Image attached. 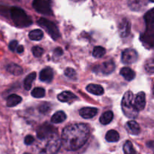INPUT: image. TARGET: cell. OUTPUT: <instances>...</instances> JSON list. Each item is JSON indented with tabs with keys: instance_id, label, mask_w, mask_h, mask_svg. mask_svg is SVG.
Returning a JSON list of instances; mask_svg holds the SVG:
<instances>
[{
	"instance_id": "obj_1",
	"label": "cell",
	"mask_w": 154,
	"mask_h": 154,
	"mask_svg": "<svg viewBox=\"0 0 154 154\" xmlns=\"http://www.w3.org/2000/svg\"><path fill=\"white\" fill-rule=\"evenodd\" d=\"M90 136V129L84 123L70 125L63 129L62 145L69 151L77 150L85 144Z\"/></svg>"
},
{
	"instance_id": "obj_2",
	"label": "cell",
	"mask_w": 154,
	"mask_h": 154,
	"mask_svg": "<svg viewBox=\"0 0 154 154\" xmlns=\"http://www.w3.org/2000/svg\"><path fill=\"white\" fill-rule=\"evenodd\" d=\"M146 23V31L141 35V40L145 46L154 48V8L151 9L144 15Z\"/></svg>"
},
{
	"instance_id": "obj_3",
	"label": "cell",
	"mask_w": 154,
	"mask_h": 154,
	"mask_svg": "<svg viewBox=\"0 0 154 154\" xmlns=\"http://www.w3.org/2000/svg\"><path fill=\"white\" fill-rule=\"evenodd\" d=\"M10 14L14 23L18 27L29 26L32 23L30 17L20 8L12 7L10 10Z\"/></svg>"
},
{
	"instance_id": "obj_4",
	"label": "cell",
	"mask_w": 154,
	"mask_h": 154,
	"mask_svg": "<svg viewBox=\"0 0 154 154\" xmlns=\"http://www.w3.org/2000/svg\"><path fill=\"white\" fill-rule=\"evenodd\" d=\"M133 93L131 91H127L123 96L121 102L122 110L125 116L130 119H135L138 114V111L134 106Z\"/></svg>"
},
{
	"instance_id": "obj_5",
	"label": "cell",
	"mask_w": 154,
	"mask_h": 154,
	"mask_svg": "<svg viewBox=\"0 0 154 154\" xmlns=\"http://www.w3.org/2000/svg\"><path fill=\"white\" fill-rule=\"evenodd\" d=\"M43 141L45 143L41 150V153L42 154H56L62 145L61 140L60 139L57 132L43 140Z\"/></svg>"
},
{
	"instance_id": "obj_6",
	"label": "cell",
	"mask_w": 154,
	"mask_h": 154,
	"mask_svg": "<svg viewBox=\"0 0 154 154\" xmlns=\"http://www.w3.org/2000/svg\"><path fill=\"white\" fill-rule=\"evenodd\" d=\"M38 24L46 30L49 35L54 40H57L60 38V32L55 23L45 18H40L38 20Z\"/></svg>"
},
{
	"instance_id": "obj_7",
	"label": "cell",
	"mask_w": 154,
	"mask_h": 154,
	"mask_svg": "<svg viewBox=\"0 0 154 154\" xmlns=\"http://www.w3.org/2000/svg\"><path fill=\"white\" fill-rule=\"evenodd\" d=\"M32 7L38 13L44 15H53L51 0H34Z\"/></svg>"
},
{
	"instance_id": "obj_8",
	"label": "cell",
	"mask_w": 154,
	"mask_h": 154,
	"mask_svg": "<svg viewBox=\"0 0 154 154\" xmlns=\"http://www.w3.org/2000/svg\"><path fill=\"white\" fill-rule=\"evenodd\" d=\"M54 128L49 123H44L37 130V137L40 141L46 139L48 137L51 136L53 134L56 133Z\"/></svg>"
},
{
	"instance_id": "obj_9",
	"label": "cell",
	"mask_w": 154,
	"mask_h": 154,
	"mask_svg": "<svg viewBox=\"0 0 154 154\" xmlns=\"http://www.w3.org/2000/svg\"><path fill=\"white\" fill-rule=\"evenodd\" d=\"M138 59V53L132 48L126 49L122 53L121 60L124 64H132L136 62Z\"/></svg>"
},
{
	"instance_id": "obj_10",
	"label": "cell",
	"mask_w": 154,
	"mask_h": 154,
	"mask_svg": "<svg viewBox=\"0 0 154 154\" xmlns=\"http://www.w3.org/2000/svg\"><path fill=\"white\" fill-rule=\"evenodd\" d=\"M115 69V64L113 60H109L102 63L99 66L96 67V71L100 72L102 75H108L112 73Z\"/></svg>"
},
{
	"instance_id": "obj_11",
	"label": "cell",
	"mask_w": 154,
	"mask_h": 154,
	"mask_svg": "<svg viewBox=\"0 0 154 154\" xmlns=\"http://www.w3.org/2000/svg\"><path fill=\"white\" fill-rule=\"evenodd\" d=\"M131 31V24L130 22L126 18L122 20L119 23V34L120 37L125 38L127 37L130 34Z\"/></svg>"
},
{
	"instance_id": "obj_12",
	"label": "cell",
	"mask_w": 154,
	"mask_h": 154,
	"mask_svg": "<svg viewBox=\"0 0 154 154\" xmlns=\"http://www.w3.org/2000/svg\"><path fill=\"white\" fill-rule=\"evenodd\" d=\"M147 0H128V5L134 11H141L147 6Z\"/></svg>"
},
{
	"instance_id": "obj_13",
	"label": "cell",
	"mask_w": 154,
	"mask_h": 154,
	"mask_svg": "<svg viewBox=\"0 0 154 154\" xmlns=\"http://www.w3.org/2000/svg\"><path fill=\"white\" fill-rule=\"evenodd\" d=\"M146 105V97L145 93L144 92H140L137 94L136 97L135 99V102H134V106H135V109L138 111H142L144 108H145Z\"/></svg>"
},
{
	"instance_id": "obj_14",
	"label": "cell",
	"mask_w": 154,
	"mask_h": 154,
	"mask_svg": "<svg viewBox=\"0 0 154 154\" xmlns=\"http://www.w3.org/2000/svg\"><path fill=\"white\" fill-rule=\"evenodd\" d=\"M39 78H40L41 81L43 82H51L54 78V72H53L52 69L50 67H47L42 69L39 74Z\"/></svg>"
},
{
	"instance_id": "obj_15",
	"label": "cell",
	"mask_w": 154,
	"mask_h": 154,
	"mask_svg": "<svg viewBox=\"0 0 154 154\" xmlns=\"http://www.w3.org/2000/svg\"><path fill=\"white\" fill-rule=\"evenodd\" d=\"M98 109L96 108H83L79 111V114L84 119H90L94 117L97 114Z\"/></svg>"
},
{
	"instance_id": "obj_16",
	"label": "cell",
	"mask_w": 154,
	"mask_h": 154,
	"mask_svg": "<svg viewBox=\"0 0 154 154\" xmlns=\"http://www.w3.org/2000/svg\"><path fill=\"white\" fill-rule=\"evenodd\" d=\"M126 129L130 135H138L140 133V131H141L139 124L135 120L128 121L126 124Z\"/></svg>"
},
{
	"instance_id": "obj_17",
	"label": "cell",
	"mask_w": 154,
	"mask_h": 154,
	"mask_svg": "<svg viewBox=\"0 0 154 154\" xmlns=\"http://www.w3.org/2000/svg\"><path fill=\"white\" fill-rule=\"evenodd\" d=\"M57 99L62 102H72L74 100H76L78 97L72 92L64 91L58 95Z\"/></svg>"
},
{
	"instance_id": "obj_18",
	"label": "cell",
	"mask_w": 154,
	"mask_h": 154,
	"mask_svg": "<svg viewBox=\"0 0 154 154\" xmlns=\"http://www.w3.org/2000/svg\"><path fill=\"white\" fill-rule=\"evenodd\" d=\"M87 90L89 93L93 95H96V96H101L104 93L103 87L99 84H89L87 87Z\"/></svg>"
},
{
	"instance_id": "obj_19",
	"label": "cell",
	"mask_w": 154,
	"mask_h": 154,
	"mask_svg": "<svg viewBox=\"0 0 154 154\" xmlns=\"http://www.w3.org/2000/svg\"><path fill=\"white\" fill-rule=\"evenodd\" d=\"M120 75L128 81H132L135 77V72L129 67L122 68L120 70Z\"/></svg>"
},
{
	"instance_id": "obj_20",
	"label": "cell",
	"mask_w": 154,
	"mask_h": 154,
	"mask_svg": "<svg viewBox=\"0 0 154 154\" xmlns=\"http://www.w3.org/2000/svg\"><path fill=\"white\" fill-rule=\"evenodd\" d=\"M6 70L11 75H16V76L20 75L23 73L22 67H20L19 65L15 64V63H10V64L8 65L7 67H6Z\"/></svg>"
},
{
	"instance_id": "obj_21",
	"label": "cell",
	"mask_w": 154,
	"mask_h": 154,
	"mask_svg": "<svg viewBox=\"0 0 154 154\" xmlns=\"http://www.w3.org/2000/svg\"><path fill=\"white\" fill-rule=\"evenodd\" d=\"M22 101V98L17 94H11L7 98V106L12 108L19 105Z\"/></svg>"
},
{
	"instance_id": "obj_22",
	"label": "cell",
	"mask_w": 154,
	"mask_h": 154,
	"mask_svg": "<svg viewBox=\"0 0 154 154\" xmlns=\"http://www.w3.org/2000/svg\"><path fill=\"white\" fill-rule=\"evenodd\" d=\"M66 117L67 116L65 114L64 111H57L51 117V122L53 123H61L66 120Z\"/></svg>"
},
{
	"instance_id": "obj_23",
	"label": "cell",
	"mask_w": 154,
	"mask_h": 154,
	"mask_svg": "<svg viewBox=\"0 0 154 154\" xmlns=\"http://www.w3.org/2000/svg\"><path fill=\"white\" fill-rule=\"evenodd\" d=\"M113 118H114V114H113L112 111H108L101 116L99 120H100V123L102 125H107L109 124L112 121Z\"/></svg>"
},
{
	"instance_id": "obj_24",
	"label": "cell",
	"mask_w": 154,
	"mask_h": 154,
	"mask_svg": "<svg viewBox=\"0 0 154 154\" xmlns=\"http://www.w3.org/2000/svg\"><path fill=\"white\" fill-rule=\"evenodd\" d=\"M36 78V73L35 72H32L29 75H27L26 78H25L23 82V87L26 90H29L32 87V82L35 81Z\"/></svg>"
},
{
	"instance_id": "obj_25",
	"label": "cell",
	"mask_w": 154,
	"mask_h": 154,
	"mask_svg": "<svg viewBox=\"0 0 154 154\" xmlns=\"http://www.w3.org/2000/svg\"><path fill=\"white\" fill-rule=\"evenodd\" d=\"M105 139L108 142H117L120 140V135L115 130H109L105 135Z\"/></svg>"
},
{
	"instance_id": "obj_26",
	"label": "cell",
	"mask_w": 154,
	"mask_h": 154,
	"mask_svg": "<svg viewBox=\"0 0 154 154\" xmlns=\"http://www.w3.org/2000/svg\"><path fill=\"white\" fill-rule=\"evenodd\" d=\"M44 33L41 29H34L29 33V37L32 41H39L43 38Z\"/></svg>"
},
{
	"instance_id": "obj_27",
	"label": "cell",
	"mask_w": 154,
	"mask_h": 154,
	"mask_svg": "<svg viewBox=\"0 0 154 154\" xmlns=\"http://www.w3.org/2000/svg\"><path fill=\"white\" fill-rule=\"evenodd\" d=\"M124 154H138L133 147V144L130 141H126L123 145Z\"/></svg>"
},
{
	"instance_id": "obj_28",
	"label": "cell",
	"mask_w": 154,
	"mask_h": 154,
	"mask_svg": "<svg viewBox=\"0 0 154 154\" xmlns=\"http://www.w3.org/2000/svg\"><path fill=\"white\" fill-rule=\"evenodd\" d=\"M105 53H106V51L105 48L101 46H96L93 51V55L96 58H101L105 55Z\"/></svg>"
},
{
	"instance_id": "obj_29",
	"label": "cell",
	"mask_w": 154,
	"mask_h": 154,
	"mask_svg": "<svg viewBox=\"0 0 154 154\" xmlns=\"http://www.w3.org/2000/svg\"><path fill=\"white\" fill-rule=\"evenodd\" d=\"M31 94L35 98H42L45 96V90L42 87H35L32 90Z\"/></svg>"
},
{
	"instance_id": "obj_30",
	"label": "cell",
	"mask_w": 154,
	"mask_h": 154,
	"mask_svg": "<svg viewBox=\"0 0 154 154\" xmlns=\"http://www.w3.org/2000/svg\"><path fill=\"white\" fill-rule=\"evenodd\" d=\"M144 69L147 73L154 74V58L146 61L144 64Z\"/></svg>"
},
{
	"instance_id": "obj_31",
	"label": "cell",
	"mask_w": 154,
	"mask_h": 154,
	"mask_svg": "<svg viewBox=\"0 0 154 154\" xmlns=\"http://www.w3.org/2000/svg\"><path fill=\"white\" fill-rule=\"evenodd\" d=\"M65 75L66 77L72 80H76L77 78V73L75 70L72 68H67L65 70Z\"/></svg>"
},
{
	"instance_id": "obj_32",
	"label": "cell",
	"mask_w": 154,
	"mask_h": 154,
	"mask_svg": "<svg viewBox=\"0 0 154 154\" xmlns=\"http://www.w3.org/2000/svg\"><path fill=\"white\" fill-rule=\"evenodd\" d=\"M32 51L33 55H34L35 57H42V54H43V53H44L43 48H40V47H38V46L33 47L32 49Z\"/></svg>"
},
{
	"instance_id": "obj_33",
	"label": "cell",
	"mask_w": 154,
	"mask_h": 154,
	"mask_svg": "<svg viewBox=\"0 0 154 154\" xmlns=\"http://www.w3.org/2000/svg\"><path fill=\"white\" fill-rule=\"evenodd\" d=\"M18 46H19V45H18L17 41L16 40L11 41V42H10V44H9V49H10L11 51H16Z\"/></svg>"
},
{
	"instance_id": "obj_34",
	"label": "cell",
	"mask_w": 154,
	"mask_h": 154,
	"mask_svg": "<svg viewBox=\"0 0 154 154\" xmlns=\"http://www.w3.org/2000/svg\"><path fill=\"white\" fill-rule=\"evenodd\" d=\"M34 141L35 138H33L32 135H27V136H26L25 139H24V143H25L26 145H31Z\"/></svg>"
},
{
	"instance_id": "obj_35",
	"label": "cell",
	"mask_w": 154,
	"mask_h": 154,
	"mask_svg": "<svg viewBox=\"0 0 154 154\" xmlns=\"http://www.w3.org/2000/svg\"><path fill=\"white\" fill-rule=\"evenodd\" d=\"M49 109L50 107L48 104H43V105H42L39 107V111L41 113H46L47 111H49Z\"/></svg>"
},
{
	"instance_id": "obj_36",
	"label": "cell",
	"mask_w": 154,
	"mask_h": 154,
	"mask_svg": "<svg viewBox=\"0 0 154 154\" xmlns=\"http://www.w3.org/2000/svg\"><path fill=\"white\" fill-rule=\"evenodd\" d=\"M54 54L57 56H61L62 54H63V50L60 48H57V49H55V51H54Z\"/></svg>"
},
{
	"instance_id": "obj_37",
	"label": "cell",
	"mask_w": 154,
	"mask_h": 154,
	"mask_svg": "<svg viewBox=\"0 0 154 154\" xmlns=\"http://www.w3.org/2000/svg\"><path fill=\"white\" fill-rule=\"evenodd\" d=\"M17 52L18 53V54H22L23 52L24 51V48H23V46H22V45H19V46L17 47Z\"/></svg>"
},
{
	"instance_id": "obj_38",
	"label": "cell",
	"mask_w": 154,
	"mask_h": 154,
	"mask_svg": "<svg viewBox=\"0 0 154 154\" xmlns=\"http://www.w3.org/2000/svg\"><path fill=\"white\" fill-rule=\"evenodd\" d=\"M72 1H74V2H82V1H84V0H72Z\"/></svg>"
},
{
	"instance_id": "obj_39",
	"label": "cell",
	"mask_w": 154,
	"mask_h": 154,
	"mask_svg": "<svg viewBox=\"0 0 154 154\" xmlns=\"http://www.w3.org/2000/svg\"><path fill=\"white\" fill-rule=\"evenodd\" d=\"M23 154H30V153H23Z\"/></svg>"
},
{
	"instance_id": "obj_40",
	"label": "cell",
	"mask_w": 154,
	"mask_h": 154,
	"mask_svg": "<svg viewBox=\"0 0 154 154\" xmlns=\"http://www.w3.org/2000/svg\"><path fill=\"white\" fill-rule=\"evenodd\" d=\"M153 95H154V86H153Z\"/></svg>"
},
{
	"instance_id": "obj_41",
	"label": "cell",
	"mask_w": 154,
	"mask_h": 154,
	"mask_svg": "<svg viewBox=\"0 0 154 154\" xmlns=\"http://www.w3.org/2000/svg\"><path fill=\"white\" fill-rule=\"evenodd\" d=\"M151 2H154V0H150Z\"/></svg>"
}]
</instances>
